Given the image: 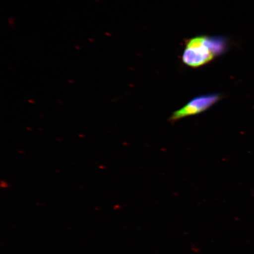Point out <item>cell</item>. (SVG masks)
I'll return each mask as SVG.
<instances>
[{
  "instance_id": "obj_1",
  "label": "cell",
  "mask_w": 254,
  "mask_h": 254,
  "mask_svg": "<svg viewBox=\"0 0 254 254\" xmlns=\"http://www.w3.org/2000/svg\"><path fill=\"white\" fill-rule=\"evenodd\" d=\"M226 39L221 37L198 36L187 41L182 57L185 64L198 68L211 62L225 52Z\"/></svg>"
},
{
  "instance_id": "obj_2",
  "label": "cell",
  "mask_w": 254,
  "mask_h": 254,
  "mask_svg": "<svg viewBox=\"0 0 254 254\" xmlns=\"http://www.w3.org/2000/svg\"><path fill=\"white\" fill-rule=\"evenodd\" d=\"M221 98L218 94H210L200 95L190 100L182 109L175 111L170 117L171 122H176L187 117L194 116L204 112L217 103Z\"/></svg>"
},
{
  "instance_id": "obj_3",
  "label": "cell",
  "mask_w": 254,
  "mask_h": 254,
  "mask_svg": "<svg viewBox=\"0 0 254 254\" xmlns=\"http://www.w3.org/2000/svg\"><path fill=\"white\" fill-rule=\"evenodd\" d=\"M95 1H100V0H95Z\"/></svg>"
}]
</instances>
